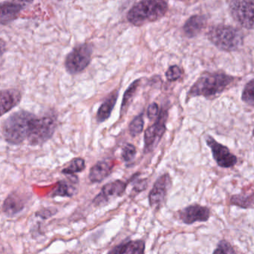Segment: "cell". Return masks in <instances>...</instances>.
<instances>
[{
    "label": "cell",
    "mask_w": 254,
    "mask_h": 254,
    "mask_svg": "<svg viewBox=\"0 0 254 254\" xmlns=\"http://www.w3.org/2000/svg\"><path fill=\"white\" fill-rule=\"evenodd\" d=\"M25 6L14 0L0 1V25H7L18 19Z\"/></svg>",
    "instance_id": "obj_13"
},
{
    "label": "cell",
    "mask_w": 254,
    "mask_h": 254,
    "mask_svg": "<svg viewBox=\"0 0 254 254\" xmlns=\"http://www.w3.org/2000/svg\"><path fill=\"white\" fill-rule=\"evenodd\" d=\"M240 79L222 71H206L191 86L187 100L196 97H204L207 99L218 98Z\"/></svg>",
    "instance_id": "obj_1"
},
{
    "label": "cell",
    "mask_w": 254,
    "mask_h": 254,
    "mask_svg": "<svg viewBox=\"0 0 254 254\" xmlns=\"http://www.w3.org/2000/svg\"><path fill=\"white\" fill-rule=\"evenodd\" d=\"M127 187V183L122 180H116L107 184L103 187L100 193L94 198V205L98 207L107 205L110 201L122 196Z\"/></svg>",
    "instance_id": "obj_11"
},
{
    "label": "cell",
    "mask_w": 254,
    "mask_h": 254,
    "mask_svg": "<svg viewBox=\"0 0 254 254\" xmlns=\"http://www.w3.org/2000/svg\"><path fill=\"white\" fill-rule=\"evenodd\" d=\"M167 10L166 0H141L128 10L127 20L134 26H142L161 19Z\"/></svg>",
    "instance_id": "obj_3"
},
{
    "label": "cell",
    "mask_w": 254,
    "mask_h": 254,
    "mask_svg": "<svg viewBox=\"0 0 254 254\" xmlns=\"http://www.w3.org/2000/svg\"><path fill=\"white\" fill-rule=\"evenodd\" d=\"M207 19L204 15H193L185 22L183 31L188 38L196 37L207 25Z\"/></svg>",
    "instance_id": "obj_17"
},
{
    "label": "cell",
    "mask_w": 254,
    "mask_h": 254,
    "mask_svg": "<svg viewBox=\"0 0 254 254\" xmlns=\"http://www.w3.org/2000/svg\"><path fill=\"white\" fill-rule=\"evenodd\" d=\"M207 37L217 49L226 52H235L244 43V34L240 30L223 24L212 26Z\"/></svg>",
    "instance_id": "obj_4"
},
{
    "label": "cell",
    "mask_w": 254,
    "mask_h": 254,
    "mask_svg": "<svg viewBox=\"0 0 254 254\" xmlns=\"http://www.w3.org/2000/svg\"><path fill=\"white\" fill-rule=\"evenodd\" d=\"M93 49L89 43L78 45L67 55L65 68L70 74H77L86 69L92 61Z\"/></svg>",
    "instance_id": "obj_6"
},
{
    "label": "cell",
    "mask_w": 254,
    "mask_h": 254,
    "mask_svg": "<svg viewBox=\"0 0 254 254\" xmlns=\"http://www.w3.org/2000/svg\"><path fill=\"white\" fill-rule=\"evenodd\" d=\"M26 200L17 192H12L7 195L2 204V211L9 217L16 216L25 208Z\"/></svg>",
    "instance_id": "obj_16"
},
{
    "label": "cell",
    "mask_w": 254,
    "mask_h": 254,
    "mask_svg": "<svg viewBox=\"0 0 254 254\" xmlns=\"http://www.w3.org/2000/svg\"><path fill=\"white\" fill-rule=\"evenodd\" d=\"M17 1L22 3V4H23L24 5L26 6L28 5V4H31V3L34 2L35 0H17Z\"/></svg>",
    "instance_id": "obj_34"
},
{
    "label": "cell",
    "mask_w": 254,
    "mask_h": 254,
    "mask_svg": "<svg viewBox=\"0 0 254 254\" xmlns=\"http://www.w3.org/2000/svg\"><path fill=\"white\" fill-rule=\"evenodd\" d=\"M140 81H141L140 79H137V80H134L125 92V95H124L123 101H122V104L121 106V117H123L126 114L128 107L132 101L133 97L135 95L137 88L140 86Z\"/></svg>",
    "instance_id": "obj_21"
},
{
    "label": "cell",
    "mask_w": 254,
    "mask_h": 254,
    "mask_svg": "<svg viewBox=\"0 0 254 254\" xmlns=\"http://www.w3.org/2000/svg\"><path fill=\"white\" fill-rule=\"evenodd\" d=\"M144 127V120L143 114L138 115L134 117L128 125V131L131 137H137L143 131Z\"/></svg>",
    "instance_id": "obj_25"
},
{
    "label": "cell",
    "mask_w": 254,
    "mask_h": 254,
    "mask_svg": "<svg viewBox=\"0 0 254 254\" xmlns=\"http://www.w3.org/2000/svg\"><path fill=\"white\" fill-rule=\"evenodd\" d=\"M136 153H137V150H136L135 146L131 143H127L122 149V159L125 162H130L134 159Z\"/></svg>",
    "instance_id": "obj_27"
},
{
    "label": "cell",
    "mask_w": 254,
    "mask_h": 254,
    "mask_svg": "<svg viewBox=\"0 0 254 254\" xmlns=\"http://www.w3.org/2000/svg\"><path fill=\"white\" fill-rule=\"evenodd\" d=\"M119 98V91L112 92L101 104L97 112V122L103 123L108 120L116 107Z\"/></svg>",
    "instance_id": "obj_19"
},
{
    "label": "cell",
    "mask_w": 254,
    "mask_h": 254,
    "mask_svg": "<svg viewBox=\"0 0 254 254\" xmlns=\"http://www.w3.org/2000/svg\"><path fill=\"white\" fill-rule=\"evenodd\" d=\"M231 204L241 208H253L254 207V192H242L234 195L231 198Z\"/></svg>",
    "instance_id": "obj_20"
},
{
    "label": "cell",
    "mask_w": 254,
    "mask_h": 254,
    "mask_svg": "<svg viewBox=\"0 0 254 254\" xmlns=\"http://www.w3.org/2000/svg\"><path fill=\"white\" fill-rule=\"evenodd\" d=\"M205 141L211 150L213 159L222 168H232L238 163V158L226 146L216 141L212 136L207 135Z\"/></svg>",
    "instance_id": "obj_9"
},
{
    "label": "cell",
    "mask_w": 254,
    "mask_h": 254,
    "mask_svg": "<svg viewBox=\"0 0 254 254\" xmlns=\"http://www.w3.org/2000/svg\"><path fill=\"white\" fill-rule=\"evenodd\" d=\"M168 119V113L165 109L160 110L158 119L152 126L148 127L144 133V148L143 152L147 154L153 151L162 138L166 131V124Z\"/></svg>",
    "instance_id": "obj_7"
},
{
    "label": "cell",
    "mask_w": 254,
    "mask_h": 254,
    "mask_svg": "<svg viewBox=\"0 0 254 254\" xmlns=\"http://www.w3.org/2000/svg\"><path fill=\"white\" fill-rule=\"evenodd\" d=\"M242 101L254 108V79L248 82L245 86L242 93Z\"/></svg>",
    "instance_id": "obj_24"
},
{
    "label": "cell",
    "mask_w": 254,
    "mask_h": 254,
    "mask_svg": "<svg viewBox=\"0 0 254 254\" xmlns=\"http://www.w3.org/2000/svg\"><path fill=\"white\" fill-rule=\"evenodd\" d=\"M170 185L171 179L169 174L162 175L157 179L149 194V205L152 210L158 211L164 205Z\"/></svg>",
    "instance_id": "obj_10"
},
{
    "label": "cell",
    "mask_w": 254,
    "mask_h": 254,
    "mask_svg": "<svg viewBox=\"0 0 254 254\" xmlns=\"http://www.w3.org/2000/svg\"><path fill=\"white\" fill-rule=\"evenodd\" d=\"M121 248H122V244L113 248L107 254H120Z\"/></svg>",
    "instance_id": "obj_33"
},
{
    "label": "cell",
    "mask_w": 254,
    "mask_h": 254,
    "mask_svg": "<svg viewBox=\"0 0 254 254\" xmlns=\"http://www.w3.org/2000/svg\"><path fill=\"white\" fill-rule=\"evenodd\" d=\"M160 110L158 105L155 103H152L148 107L147 118L149 121H155L158 119Z\"/></svg>",
    "instance_id": "obj_29"
},
{
    "label": "cell",
    "mask_w": 254,
    "mask_h": 254,
    "mask_svg": "<svg viewBox=\"0 0 254 254\" xmlns=\"http://www.w3.org/2000/svg\"><path fill=\"white\" fill-rule=\"evenodd\" d=\"M79 179L76 175L67 176V179L58 182L55 189L52 191L51 196L71 197L74 196L78 190Z\"/></svg>",
    "instance_id": "obj_15"
},
{
    "label": "cell",
    "mask_w": 254,
    "mask_h": 254,
    "mask_svg": "<svg viewBox=\"0 0 254 254\" xmlns=\"http://www.w3.org/2000/svg\"><path fill=\"white\" fill-rule=\"evenodd\" d=\"M179 218L183 223L192 225L195 222H204L210 217V210L205 206L200 204H192L180 210Z\"/></svg>",
    "instance_id": "obj_12"
},
{
    "label": "cell",
    "mask_w": 254,
    "mask_h": 254,
    "mask_svg": "<svg viewBox=\"0 0 254 254\" xmlns=\"http://www.w3.org/2000/svg\"><path fill=\"white\" fill-rule=\"evenodd\" d=\"M57 128V119L53 116L36 117L27 142L31 146H40L52 138Z\"/></svg>",
    "instance_id": "obj_5"
},
{
    "label": "cell",
    "mask_w": 254,
    "mask_h": 254,
    "mask_svg": "<svg viewBox=\"0 0 254 254\" xmlns=\"http://www.w3.org/2000/svg\"><path fill=\"white\" fill-rule=\"evenodd\" d=\"M6 50H7V43L5 40L0 37V58L5 53Z\"/></svg>",
    "instance_id": "obj_32"
},
{
    "label": "cell",
    "mask_w": 254,
    "mask_h": 254,
    "mask_svg": "<svg viewBox=\"0 0 254 254\" xmlns=\"http://www.w3.org/2000/svg\"><path fill=\"white\" fill-rule=\"evenodd\" d=\"M86 168L85 160L81 158H75L69 163L68 166L62 170L63 174L65 176L75 175L76 173L83 171Z\"/></svg>",
    "instance_id": "obj_23"
},
{
    "label": "cell",
    "mask_w": 254,
    "mask_h": 254,
    "mask_svg": "<svg viewBox=\"0 0 254 254\" xmlns=\"http://www.w3.org/2000/svg\"><path fill=\"white\" fill-rule=\"evenodd\" d=\"M56 213L57 210L51 208H44L37 211L35 215L37 217L41 218L43 219H47L49 218L52 217Z\"/></svg>",
    "instance_id": "obj_30"
},
{
    "label": "cell",
    "mask_w": 254,
    "mask_h": 254,
    "mask_svg": "<svg viewBox=\"0 0 254 254\" xmlns=\"http://www.w3.org/2000/svg\"><path fill=\"white\" fill-rule=\"evenodd\" d=\"M144 242L142 240H134L122 244L119 254H144Z\"/></svg>",
    "instance_id": "obj_22"
},
{
    "label": "cell",
    "mask_w": 254,
    "mask_h": 254,
    "mask_svg": "<svg viewBox=\"0 0 254 254\" xmlns=\"http://www.w3.org/2000/svg\"><path fill=\"white\" fill-rule=\"evenodd\" d=\"M36 117V115L26 110L13 113L4 120L1 126L4 140L11 145H19L27 141Z\"/></svg>",
    "instance_id": "obj_2"
},
{
    "label": "cell",
    "mask_w": 254,
    "mask_h": 254,
    "mask_svg": "<svg viewBox=\"0 0 254 254\" xmlns=\"http://www.w3.org/2000/svg\"><path fill=\"white\" fill-rule=\"evenodd\" d=\"M183 74L182 68L177 65H171L166 71V78L168 81L174 82L179 80Z\"/></svg>",
    "instance_id": "obj_26"
},
{
    "label": "cell",
    "mask_w": 254,
    "mask_h": 254,
    "mask_svg": "<svg viewBox=\"0 0 254 254\" xmlns=\"http://www.w3.org/2000/svg\"><path fill=\"white\" fill-rule=\"evenodd\" d=\"M147 186V181L146 179H140L135 182V185L134 187V192H140L141 191L144 190Z\"/></svg>",
    "instance_id": "obj_31"
},
{
    "label": "cell",
    "mask_w": 254,
    "mask_h": 254,
    "mask_svg": "<svg viewBox=\"0 0 254 254\" xmlns=\"http://www.w3.org/2000/svg\"><path fill=\"white\" fill-rule=\"evenodd\" d=\"M22 97L20 91L16 89L0 91V118L19 105Z\"/></svg>",
    "instance_id": "obj_14"
},
{
    "label": "cell",
    "mask_w": 254,
    "mask_h": 254,
    "mask_svg": "<svg viewBox=\"0 0 254 254\" xmlns=\"http://www.w3.org/2000/svg\"><path fill=\"white\" fill-rule=\"evenodd\" d=\"M229 7L236 22L246 29H254V0H231Z\"/></svg>",
    "instance_id": "obj_8"
},
{
    "label": "cell",
    "mask_w": 254,
    "mask_h": 254,
    "mask_svg": "<svg viewBox=\"0 0 254 254\" xmlns=\"http://www.w3.org/2000/svg\"><path fill=\"white\" fill-rule=\"evenodd\" d=\"M213 254H237L234 248L226 240H222L218 244V247Z\"/></svg>",
    "instance_id": "obj_28"
},
{
    "label": "cell",
    "mask_w": 254,
    "mask_h": 254,
    "mask_svg": "<svg viewBox=\"0 0 254 254\" xmlns=\"http://www.w3.org/2000/svg\"><path fill=\"white\" fill-rule=\"evenodd\" d=\"M113 168V164L109 161H98L90 169L89 181L92 183H101L111 174Z\"/></svg>",
    "instance_id": "obj_18"
}]
</instances>
